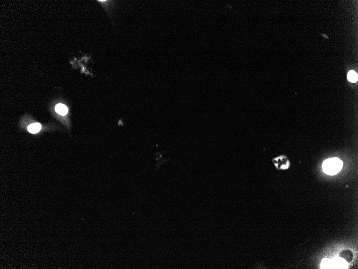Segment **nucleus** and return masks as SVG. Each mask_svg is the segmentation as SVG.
<instances>
[{
	"instance_id": "f257e3e1",
	"label": "nucleus",
	"mask_w": 358,
	"mask_h": 269,
	"mask_svg": "<svg viewBox=\"0 0 358 269\" xmlns=\"http://www.w3.org/2000/svg\"><path fill=\"white\" fill-rule=\"evenodd\" d=\"M322 167L326 174L334 175L341 170L343 167V162L338 158H331L324 161Z\"/></svg>"
},
{
	"instance_id": "f03ea898",
	"label": "nucleus",
	"mask_w": 358,
	"mask_h": 269,
	"mask_svg": "<svg viewBox=\"0 0 358 269\" xmlns=\"http://www.w3.org/2000/svg\"><path fill=\"white\" fill-rule=\"evenodd\" d=\"M321 266L322 269H345L348 266V263L339 257L332 260L324 258Z\"/></svg>"
},
{
	"instance_id": "7ed1b4c3",
	"label": "nucleus",
	"mask_w": 358,
	"mask_h": 269,
	"mask_svg": "<svg viewBox=\"0 0 358 269\" xmlns=\"http://www.w3.org/2000/svg\"><path fill=\"white\" fill-rule=\"evenodd\" d=\"M353 256L352 252L350 250H343L341 252L339 255V257L343 258V260H345L348 263L352 261Z\"/></svg>"
},
{
	"instance_id": "20e7f679",
	"label": "nucleus",
	"mask_w": 358,
	"mask_h": 269,
	"mask_svg": "<svg viewBox=\"0 0 358 269\" xmlns=\"http://www.w3.org/2000/svg\"><path fill=\"white\" fill-rule=\"evenodd\" d=\"M55 111L61 116H65L68 114V109L66 105L62 104H58L55 106Z\"/></svg>"
},
{
	"instance_id": "39448f33",
	"label": "nucleus",
	"mask_w": 358,
	"mask_h": 269,
	"mask_svg": "<svg viewBox=\"0 0 358 269\" xmlns=\"http://www.w3.org/2000/svg\"><path fill=\"white\" fill-rule=\"evenodd\" d=\"M42 128V125H40L39 123H36L32 124H31L28 127V131L29 132L33 133V134H35L39 132L40 129Z\"/></svg>"
},
{
	"instance_id": "423d86ee",
	"label": "nucleus",
	"mask_w": 358,
	"mask_h": 269,
	"mask_svg": "<svg viewBox=\"0 0 358 269\" xmlns=\"http://www.w3.org/2000/svg\"><path fill=\"white\" fill-rule=\"evenodd\" d=\"M347 79H348L349 81L353 82V83L356 82L358 80V75L356 74V72H355L353 70H351L348 73Z\"/></svg>"
}]
</instances>
